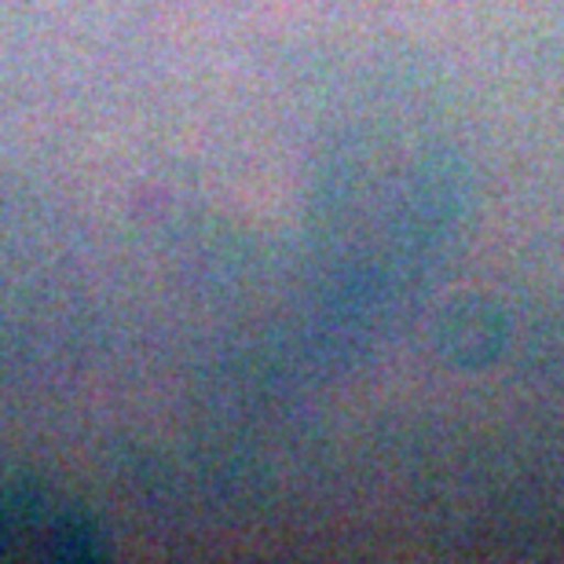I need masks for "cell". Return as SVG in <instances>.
I'll return each mask as SVG.
<instances>
[{"mask_svg":"<svg viewBox=\"0 0 564 564\" xmlns=\"http://www.w3.org/2000/svg\"><path fill=\"white\" fill-rule=\"evenodd\" d=\"M15 550H33V557H85L93 535L82 517L44 495H8L0 499V557H15Z\"/></svg>","mask_w":564,"mask_h":564,"instance_id":"1","label":"cell"}]
</instances>
